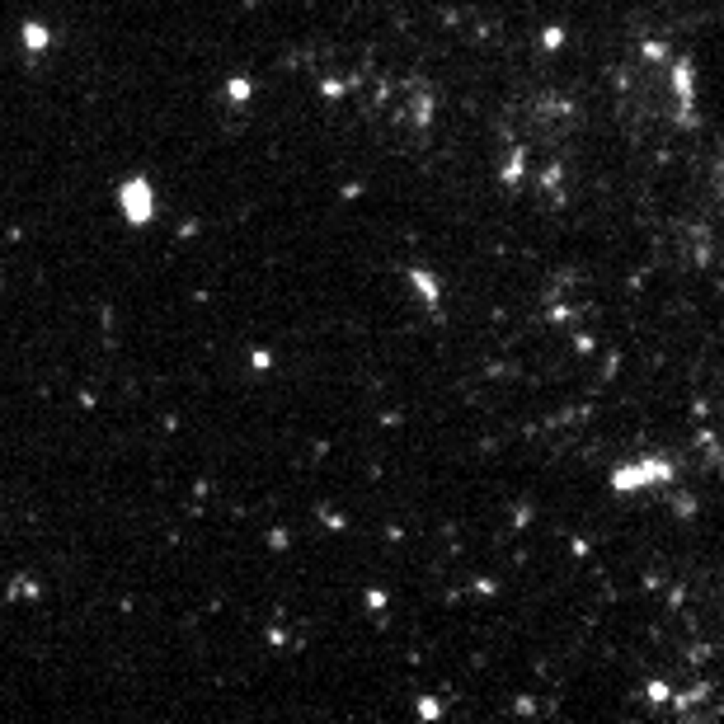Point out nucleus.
Segmentation results:
<instances>
[{
    "label": "nucleus",
    "instance_id": "aec40b11",
    "mask_svg": "<svg viewBox=\"0 0 724 724\" xmlns=\"http://www.w3.org/2000/svg\"><path fill=\"white\" fill-rule=\"evenodd\" d=\"M574 348H579V353H593V334H574Z\"/></svg>",
    "mask_w": 724,
    "mask_h": 724
},
{
    "label": "nucleus",
    "instance_id": "6e6552de",
    "mask_svg": "<svg viewBox=\"0 0 724 724\" xmlns=\"http://www.w3.org/2000/svg\"><path fill=\"white\" fill-rule=\"evenodd\" d=\"M5 598H10V602H33V598H38V583L19 574V579H10V593H5Z\"/></svg>",
    "mask_w": 724,
    "mask_h": 724
},
{
    "label": "nucleus",
    "instance_id": "9d476101",
    "mask_svg": "<svg viewBox=\"0 0 724 724\" xmlns=\"http://www.w3.org/2000/svg\"><path fill=\"white\" fill-rule=\"evenodd\" d=\"M541 48H546V52H560V48H565V29H555V24H551V29L541 33Z\"/></svg>",
    "mask_w": 724,
    "mask_h": 724
},
{
    "label": "nucleus",
    "instance_id": "20e7f679",
    "mask_svg": "<svg viewBox=\"0 0 724 724\" xmlns=\"http://www.w3.org/2000/svg\"><path fill=\"white\" fill-rule=\"evenodd\" d=\"M673 90L677 99H682V113L692 118V104H696V80H692V62L682 57V62H673Z\"/></svg>",
    "mask_w": 724,
    "mask_h": 724
},
{
    "label": "nucleus",
    "instance_id": "423d86ee",
    "mask_svg": "<svg viewBox=\"0 0 724 724\" xmlns=\"http://www.w3.org/2000/svg\"><path fill=\"white\" fill-rule=\"evenodd\" d=\"M226 99H231V104H250V99H254V80L250 76H231V80H226Z\"/></svg>",
    "mask_w": 724,
    "mask_h": 724
},
{
    "label": "nucleus",
    "instance_id": "2eb2a0df",
    "mask_svg": "<svg viewBox=\"0 0 724 724\" xmlns=\"http://www.w3.org/2000/svg\"><path fill=\"white\" fill-rule=\"evenodd\" d=\"M419 715H424V720H438V715H442V701H438V696H424V701H419Z\"/></svg>",
    "mask_w": 724,
    "mask_h": 724
},
{
    "label": "nucleus",
    "instance_id": "4468645a",
    "mask_svg": "<svg viewBox=\"0 0 724 724\" xmlns=\"http://www.w3.org/2000/svg\"><path fill=\"white\" fill-rule=\"evenodd\" d=\"M320 95H325V99H344L348 85H344V80H320Z\"/></svg>",
    "mask_w": 724,
    "mask_h": 724
},
{
    "label": "nucleus",
    "instance_id": "f8f14e48",
    "mask_svg": "<svg viewBox=\"0 0 724 724\" xmlns=\"http://www.w3.org/2000/svg\"><path fill=\"white\" fill-rule=\"evenodd\" d=\"M287 546H292V532H283V527H273V532H268V551H278V555H283Z\"/></svg>",
    "mask_w": 724,
    "mask_h": 724
},
{
    "label": "nucleus",
    "instance_id": "39448f33",
    "mask_svg": "<svg viewBox=\"0 0 724 724\" xmlns=\"http://www.w3.org/2000/svg\"><path fill=\"white\" fill-rule=\"evenodd\" d=\"M19 38H24V48H29V52H48L52 29H48V24H38V19H29V24L19 29Z\"/></svg>",
    "mask_w": 724,
    "mask_h": 724
},
{
    "label": "nucleus",
    "instance_id": "1a4fd4ad",
    "mask_svg": "<svg viewBox=\"0 0 724 724\" xmlns=\"http://www.w3.org/2000/svg\"><path fill=\"white\" fill-rule=\"evenodd\" d=\"M649 701H654V706H673V687H668V682H649Z\"/></svg>",
    "mask_w": 724,
    "mask_h": 724
},
{
    "label": "nucleus",
    "instance_id": "9b49d317",
    "mask_svg": "<svg viewBox=\"0 0 724 724\" xmlns=\"http://www.w3.org/2000/svg\"><path fill=\"white\" fill-rule=\"evenodd\" d=\"M315 518L325 522V527H330V532H344V527H348V518H344V513H334V508H320V513H315Z\"/></svg>",
    "mask_w": 724,
    "mask_h": 724
},
{
    "label": "nucleus",
    "instance_id": "412c9836",
    "mask_svg": "<svg viewBox=\"0 0 724 724\" xmlns=\"http://www.w3.org/2000/svg\"><path fill=\"white\" fill-rule=\"evenodd\" d=\"M471 593H480V598H489V593H499V588H494V579H480V583H475V588H471Z\"/></svg>",
    "mask_w": 724,
    "mask_h": 724
},
{
    "label": "nucleus",
    "instance_id": "f3484780",
    "mask_svg": "<svg viewBox=\"0 0 724 724\" xmlns=\"http://www.w3.org/2000/svg\"><path fill=\"white\" fill-rule=\"evenodd\" d=\"M367 607L381 612V607H386V593H381V588H367Z\"/></svg>",
    "mask_w": 724,
    "mask_h": 724
},
{
    "label": "nucleus",
    "instance_id": "0eeeda50",
    "mask_svg": "<svg viewBox=\"0 0 724 724\" xmlns=\"http://www.w3.org/2000/svg\"><path fill=\"white\" fill-rule=\"evenodd\" d=\"M522 174H527V151L518 146V151L504 160V174H499V179H504V184H522Z\"/></svg>",
    "mask_w": 724,
    "mask_h": 724
},
{
    "label": "nucleus",
    "instance_id": "f03ea898",
    "mask_svg": "<svg viewBox=\"0 0 724 724\" xmlns=\"http://www.w3.org/2000/svg\"><path fill=\"white\" fill-rule=\"evenodd\" d=\"M118 203H123V217L132 226H146V221L156 217V189H151V179H142V174L123 179L118 184Z\"/></svg>",
    "mask_w": 724,
    "mask_h": 724
},
{
    "label": "nucleus",
    "instance_id": "6ab92c4d",
    "mask_svg": "<svg viewBox=\"0 0 724 724\" xmlns=\"http://www.w3.org/2000/svg\"><path fill=\"white\" fill-rule=\"evenodd\" d=\"M527 522H532V508H527V504L513 508V527H527Z\"/></svg>",
    "mask_w": 724,
    "mask_h": 724
},
{
    "label": "nucleus",
    "instance_id": "f257e3e1",
    "mask_svg": "<svg viewBox=\"0 0 724 724\" xmlns=\"http://www.w3.org/2000/svg\"><path fill=\"white\" fill-rule=\"evenodd\" d=\"M663 480H673V461H663V457H649V461L616 466V471H612V489H616V494H630V489H645V485H663Z\"/></svg>",
    "mask_w": 724,
    "mask_h": 724
},
{
    "label": "nucleus",
    "instance_id": "ddd939ff",
    "mask_svg": "<svg viewBox=\"0 0 724 724\" xmlns=\"http://www.w3.org/2000/svg\"><path fill=\"white\" fill-rule=\"evenodd\" d=\"M250 367L254 372H268V367H273V353H268V348H250Z\"/></svg>",
    "mask_w": 724,
    "mask_h": 724
},
{
    "label": "nucleus",
    "instance_id": "dca6fc26",
    "mask_svg": "<svg viewBox=\"0 0 724 724\" xmlns=\"http://www.w3.org/2000/svg\"><path fill=\"white\" fill-rule=\"evenodd\" d=\"M560 179H565V174H560V165H551V170L541 174V184H546V189H560Z\"/></svg>",
    "mask_w": 724,
    "mask_h": 724
},
{
    "label": "nucleus",
    "instance_id": "7ed1b4c3",
    "mask_svg": "<svg viewBox=\"0 0 724 724\" xmlns=\"http://www.w3.org/2000/svg\"><path fill=\"white\" fill-rule=\"evenodd\" d=\"M405 283L419 292V301H424V306H433V311L442 306V283L428 273V268H405Z\"/></svg>",
    "mask_w": 724,
    "mask_h": 724
},
{
    "label": "nucleus",
    "instance_id": "a211bd4d",
    "mask_svg": "<svg viewBox=\"0 0 724 724\" xmlns=\"http://www.w3.org/2000/svg\"><path fill=\"white\" fill-rule=\"evenodd\" d=\"M645 57H649V62H663V57H668V48H663V43H645Z\"/></svg>",
    "mask_w": 724,
    "mask_h": 724
}]
</instances>
